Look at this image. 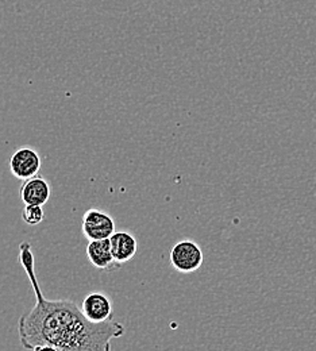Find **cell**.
Wrapping results in <instances>:
<instances>
[{
    "label": "cell",
    "mask_w": 316,
    "mask_h": 351,
    "mask_svg": "<svg viewBox=\"0 0 316 351\" xmlns=\"http://www.w3.org/2000/svg\"><path fill=\"white\" fill-rule=\"evenodd\" d=\"M18 261L30 280L37 300L36 306L18 320V334L23 349L108 351L112 339L123 337V324L114 319L93 323L72 300H47L37 280L32 245L26 241L19 245Z\"/></svg>",
    "instance_id": "cell-1"
},
{
    "label": "cell",
    "mask_w": 316,
    "mask_h": 351,
    "mask_svg": "<svg viewBox=\"0 0 316 351\" xmlns=\"http://www.w3.org/2000/svg\"><path fill=\"white\" fill-rule=\"evenodd\" d=\"M203 263V250L193 241H180L171 250V263L181 273H193Z\"/></svg>",
    "instance_id": "cell-2"
},
{
    "label": "cell",
    "mask_w": 316,
    "mask_h": 351,
    "mask_svg": "<svg viewBox=\"0 0 316 351\" xmlns=\"http://www.w3.org/2000/svg\"><path fill=\"white\" fill-rule=\"evenodd\" d=\"M82 230L88 241L108 239L115 232V221L104 211L90 208L83 217Z\"/></svg>",
    "instance_id": "cell-3"
},
{
    "label": "cell",
    "mask_w": 316,
    "mask_h": 351,
    "mask_svg": "<svg viewBox=\"0 0 316 351\" xmlns=\"http://www.w3.org/2000/svg\"><path fill=\"white\" fill-rule=\"evenodd\" d=\"M8 165L12 175L25 181L40 173L42 160L34 149L21 147L11 156Z\"/></svg>",
    "instance_id": "cell-4"
},
{
    "label": "cell",
    "mask_w": 316,
    "mask_h": 351,
    "mask_svg": "<svg viewBox=\"0 0 316 351\" xmlns=\"http://www.w3.org/2000/svg\"><path fill=\"white\" fill-rule=\"evenodd\" d=\"M82 312L93 323H103L114 319L112 303L110 298L100 292H93L83 300Z\"/></svg>",
    "instance_id": "cell-5"
},
{
    "label": "cell",
    "mask_w": 316,
    "mask_h": 351,
    "mask_svg": "<svg viewBox=\"0 0 316 351\" xmlns=\"http://www.w3.org/2000/svg\"><path fill=\"white\" fill-rule=\"evenodd\" d=\"M19 195L25 206H45L50 199V185L42 176H34L25 180Z\"/></svg>",
    "instance_id": "cell-6"
},
{
    "label": "cell",
    "mask_w": 316,
    "mask_h": 351,
    "mask_svg": "<svg viewBox=\"0 0 316 351\" xmlns=\"http://www.w3.org/2000/svg\"><path fill=\"white\" fill-rule=\"evenodd\" d=\"M87 256L90 263L100 270H115L121 267V263H117L111 250L110 238L108 239H99V241H90L87 246Z\"/></svg>",
    "instance_id": "cell-7"
},
{
    "label": "cell",
    "mask_w": 316,
    "mask_h": 351,
    "mask_svg": "<svg viewBox=\"0 0 316 351\" xmlns=\"http://www.w3.org/2000/svg\"><path fill=\"white\" fill-rule=\"evenodd\" d=\"M110 243L115 261L121 265L129 263L136 256L138 250L136 238L127 231H115L110 237Z\"/></svg>",
    "instance_id": "cell-8"
},
{
    "label": "cell",
    "mask_w": 316,
    "mask_h": 351,
    "mask_svg": "<svg viewBox=\"0 0 316 351\" xmlns=\"http://www.w3.org/2000/svg\"><path fill=\"white\" fill-rule=\"evenodd\" d=\"M44 206H25L22 211V219L29 226H38L45 219Z\"/></svg>",
    "instance_id": "cell-9"
}]
</instances>
